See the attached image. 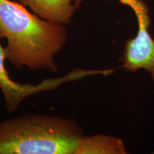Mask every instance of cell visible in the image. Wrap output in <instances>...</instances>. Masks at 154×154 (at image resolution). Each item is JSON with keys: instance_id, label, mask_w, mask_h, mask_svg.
<instances>
[{"instance_id": "obj_5", "label": "cell", "mask_w": 154, "mask_h": 154, "mask_svg": "<svg viewBox=\"0 0 154 154\" xmlns=\"http://www.w3.org/2000/svg\"><path fill=\"white\" fill-rule=\"evenodd\" d=\"M42 19L59 24L70 22L76 7L72 0H19Z\"/></svg>"}, {"instance_id": "obj_3", "label": "cell", "mask_w": 154, "mask_h": 154, "mask_svg": "<svg viewBox=\"0 0 154 154\" xmlns=\"http://www.w3.org/2000/svg\"><path fill=\"white\" fill-rule=\"evenodd\" d=\"M131 8L137 17L138 30L134 38L126 42L123 67L131 72L145 69L154 81V40L148 29L150 23L149 11L146 6L139 0H136Z\"/></svg>"}, {"instance_id": "obj_4", "label": "cell", "mask_w": 154, "mask_h": 154, "mask_svg": "<svg viewBox=\"0 0 154 154\" xmlns=\"http://www.w3.org/2000/svg\"><path fill=\"white\" fill-rule=\"evenodd\" d=\"M5 49L0 45V90L2 93L6 109L9 112L17 110L22 101L29 96L54 88L66 81L71 80L68 74L57 79L45 81L38 85L21 84L14 82L10 78L5 68Z\"/></svg>"}, {"instance_id": "obj_6", "label": "cell", "mask_w": 154, "mask_h": 154, "mask_svg": "<svg viewBox=\"0 0 154 154\" xmlns=\"http://www.w3.org/2000/svg\"><path fill=\"white\" fill-rule=\"evenodd\" d=\"M127 150L121 138L103 134L84 135L74 154H125Z\"/></svg>"}, {"instance_id": "obj_1", "label": "cell", "mask_w": 154, "mask_h": 154, "mask_svg": "<svg viewBox=\"0 0 154 154\" xmlns=\"http://www.w3.org/2000/svg\"><path fill=\"white\" fill-rule=\"evenodd\" d=\"M7 39L5 57L17 68L57 72L56 57L68 39L65 24L32 14L20 4L0 0V38Z\"/></svg>"}, {"instance_id": "obj_2", "label": "cell", "mask_w": 154, "mask_h": 154, "mask_svg": "<svg viewBox=\"0 0 154 154\" xmlns=\"http://www.w3.org/2000/svg\"><path fill=\"white\" fill-rule=\"evenodd\" d=\"M84 136L72 119L20 115L0 122V154H74Z\"/></svg>"}]
</instances>
